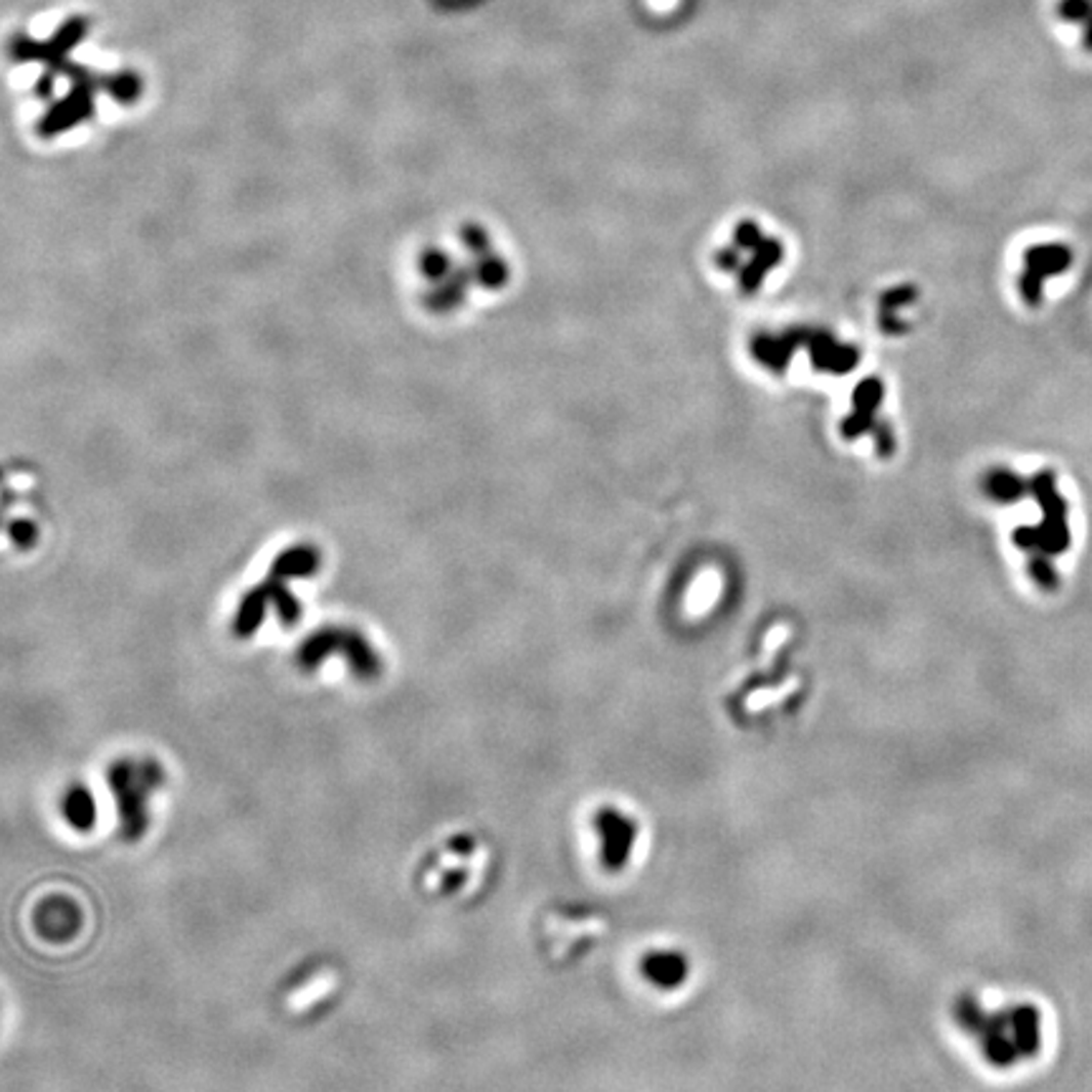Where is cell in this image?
<instances>
[{
	"mask_svg": "<svg viewBox=\"0 0 1092 1092\" xmlns=\"http://www.w3.org/2000/svg\"><path fill=\"white\" fill-rule=\"evenodd\" d=\"M956 1019L994 1067H1014L1040 1050L1042 1019L1030 1004L986 1007L976 997H964L956 1004Z\"/></svg>",
	"mask_w": 1092,
	"mask_h": 1092,
	"instance_id": "obj_1",
	"label": "cell"
},
{
	"mask_svg": "<svg viewBox=\"0 0 1092 1092\" xmlns=\"http://www.w3.org/2000/svg\"><path fill=\"white\" fill-rule=\"evenodd\" d=\"M107 780L117 802L119 835L127 842L142 840L150 825V799L165 784V769L155 759H119Z\"/></svg>",
	"mask_w": 1092,
	"mask_h": 1092,
	"instance_id": "obj_2",
	"label": "cell"
},
{
	"mask_svg": "<svg viewBox=\"0 0 1092 1092\" xmlns=\"http://www.w3.org/2000/svg\"><path fill=\"white\" fill-rule=\"evenodd\" d=\"M332 656L347 658L351 673L360 680H375L382 673V663L377 653L372 650L367 637L351 630V627H322V630H317L309 640L301 642L296 663H299L301 670L311 673Z\"/></svg>",
	"mask_w": 1092,
	"mask_h": 1092,
	"instance_id": "obj_3",
	"label": "cell"
},
{
	"mask_svg": "<svg viewBox=\"0 0 1092 1092\" xmlns=\"http://www.w3.org/2000/svg\"><path fill=\"white\" fill-rule=\"evenodd\" d=\"M594 835L599 840V857L610 873H620L632 863L640 842V825L630 812L618 807H602L594 817Z\"/></svg>",
	"mask_w": 1092,
	"mask_h": 1092,
	"instance_id": "obj_4",
	"label": "cell"
},
{
	"mask_svg": "<svg viewBox=\"0 0 1092 1092\" xmlns=\"http://www.w3.org/2000/svg\"><path fill=\"white\" fill-rule=\"evenodd\" d=\"M642 976L656 989H680L690 976V964L680 951L675 949H656L653 954H645L640 966Z\"/></svg>",
	"mask_w": 1092,
	"mask_h": 1092,
	"instance_id": "obj_5",
	"label": "cell"
},
{
	"mask_svg": "<svg viewBox=\"0 0 1092 1092\" xmlns=\"http://www.w3.org/2000/svg\"><path fill=\"white\" fill-rule=\"evenodd\" d=\"M39 911H41L39 928L46 938L64 940V938H72L74 933H77L79 911H77V906H72L69 900H58V897H53V900L43 902V908H39Z\"/></svg>",
	"mask_w": 1092,
	"mask_h": 1092,
	"instance_id": "obj_6",
	"label": "cell"
},
{
	"mask_svg": "<svg viewBox=\"0 0 1092 1092\" xmlns=\"http://www.w3.org/2000/svg\"><path fill=\"white\" fill-rule=\"evenodd\" d=\"M319 570V551L311 544H299L286 549L284 554L276 556L271 575L276 580H301V577H311Z\"/></svg>",
	"mask_w": 1092,
	"mask_h": 1092,
	"instance_id": "obj_7",
	"label": "cell"
},
{
	"mask_svg": "<svg viewBox=\"0 0 1092 1092\" xmlns=\"http://www.w3.org/2000/svg\"><path fill=\"white\" fill-rule=\"evenodd\" d=\"M268 604H274L271 592H268V587L261 582V585L253 587L251 592L241 599V607H238L236 620H234V635L251 637L253 632L258 630V625H261Z\"/></svg>",
	"mask_w": 1092,
	"mask_h": 1092,
	"instance_id": "obj_8",
	"label": "cell"
},
{
	"mask_svg": "<svg viewBox=\"0 0 1092 1092\" xmlns=\"http://www.w3.org/2000/svg\"><path fill=\"white\" fill-rule=\"evenodd\" d=\"M61 812L74 830L89 832L96 820V804L89 789L81 787V784H74V787L64 794Z\"/></svg>",
	"mask_w": 1092,
	"mask_h": 1092,
	"instance_id": "obj_9",
	"label": "cell"
},
{
	"mask_svg": "<svg viewBox=\"0 0 1092 1092\" xmlns=\"http://www.w3.org/2000/svg\"><path fill=\"white\" fill-rule=\"evenodd\" d=\"M470 279H475L473 266H470V268H458V271H453L446 279V284L437 286V289L428 296L430 309H435V311L456 309V306L461 304L463 294H466Z\"/></svg>",
	"mask_w": 1092,
	"mask_h": 1092,
	"instance_id": "obj_10",
	"label": "cell"
},
{
	"mask_svg": "<svg viewBox=\"0 0 1092 1092\" xmlns=\"http://www.w3.org/2000/svg\"><path fill=\"white\" fill-rule=\"evenodd\" d=\"M263 585L268 587V592H271V599L276 604V613H279V620L284 625H294L299 623L301 618V607H299V599L294 597V594L286 589V582L284 580H276V577H268Z\"/></svg>",
	"mask_w": 1092,
	"mask_h": 1092,
	"instance_id": "obj_11",
	"label": "cell"
},
{
	"mask_svg": "<svg viewBox=\"0 0 1092 1092\" xmlns=\"http://www.w3.org/2000/svg\"><path fill=\"white\" fill-rule=\"evenodd\" d=\"M473 271H475V279H478V284L489 286V289H499V286H504V281L508 279L506 263L501 261V258L489 256V253L480 256V261L475 263Z\"/></svg>",
	"mask_w": 1092,
	"mask_h": 1092,
	"instance_id": "obj_12",
	"label": "cell"
},
{
	"mask_svg": "<svg viewBox=\"0 0 1092 1092\" xmlns=\"http://www.w3.org/2000/svg\"><path fill=\"white\" fill-rule=\"evenodd\" d=\"M420 271L428 276V279H435V281L448 279V276L453 274L451 258H448V253H440V251L425 253L423 261H420Z\"/></svg>",
	"mask_w": 1092,
	"mask_h": 1092,
	"instance_id": "obj_13",
	"label": "cell"
},
{
	"mask_svg": "<svg viewBox=\"0 0 1092 1092\" xmlns=\"http://www.w3.org/2000/svg\"><path fill=\"white\" fill-rule=\"evenodd\" d=\"M463 241L468 243V248L475 253V256H484V253H489V238H486L484 230L475 228V225H468V228L463 230Z\"/></svg>",
	"mask_w": 1092,
	"mask_h": 1092,
	"instance_id": "obj_14",
	"label": "cell"
},
{
	"mask_svg": "<svg viewBox=\"0 0 1092 1092\" xmlns=\"http://www.w3.org/2000/svg\"><path fill=\"white\" fill-rule=\"evenodd\" d=\"M10 532H13V537L18 539V542L24 544V546L36 537V532H34V527H31V523H13V529H10Z\"/></svg>",
	"mask_w": 1092,
	"mask_h": 1092,
	"instance_id": "obj_15",
	"label": "cell"
}]
</instances>
